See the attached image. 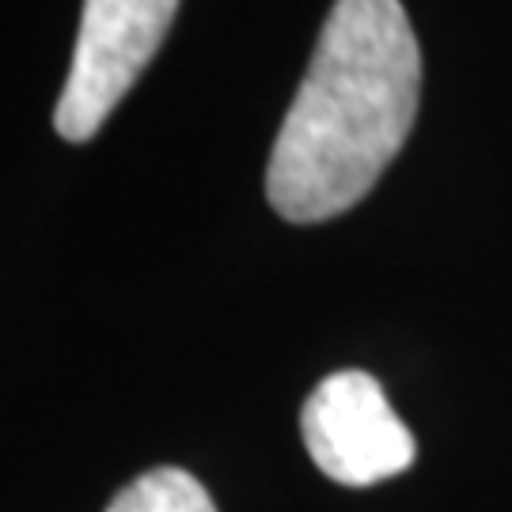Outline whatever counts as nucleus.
I'll use <instances>...</instances> for the list:
<instances>
[{"mask_svg": "<svg viewBox=\"0 0 512 512\" xmlns=\"http://www.w3.org/2000/svg\"><path fill=\"white\" fill-rule=\"evenodd\" d=\"M421 50L399 0H334L266 167V198L293 224L346 213L406 145Z\"/></svg>", "mask_w": 512, "mask_h": 512, "instance_id": "nucleus-1", "label": "nucleus"}, {"mask_svg": "<svg viewBox=\"0 0 512 512\" xmlns=\"http://www.w3.org/2000/svg\"><path fill=\"white\" fill-rule=\"evenodd\" d=\"M179 0H84L73 69L57 99L54 126L84 145L145 73L175 23Z\"/></svg>", "mask_w": 512, "mask_h": 512, "instance_id": "nucleus-2", "label": "nucleus"}, {"mask_svg": "<svg viewBox=\"0 0 512 512\" xmlns=\"http://www.w3.org/2000/svg\"><path fill=\"white\" fill-rule=\"evenodd\" d=\"M308 456L342 486H372L403 475L418 456L414 433L368 372H334L311 391L300 418Z\"/></svg>", "mask_w": 512, "mask_h": 512, "instance_id": "nucleus-3", "label": "nucleus"}, {"mask_svg": "<svg viewBox=\"0 0 512 512\" xmlns=\"http://www.w3.org/2000/svg\"><path fill=\"white\" fill-rule=\"evenodd\" d=\"M107 512H217L202 482L175 467H160L133 478Z\"/></svg>", "mask_w": 512, "mask_h": 512, "instance_id": "nucleus-4", "label": "nucleus"}]
</instances>
